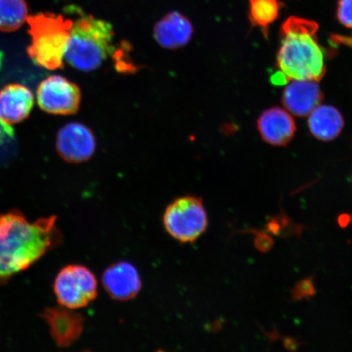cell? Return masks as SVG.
Instances as JSON below:
<instances>
[{"mask_svg": "<svg viewBox=\"0 0 352 352\" xmlns=\"http://www.w3.org/2000/svg\"><path fill=\"white\" fill-rule=\"evenodd\" d=\"M61 241L56 217L30 222L19 211L0 214V285L28 270Z\"/></svg>", "mask_w": 352, "mask_h": 352, "instance_id": "cell-1", "label": "cell"}, {"mask_svg": "<svg viewBox=\"0 0 352 352\" xmlns=\"http://www.w3.org/2000/svg\"><path fill=\"white\" fill-rule=\"evenodd\" d=\"M102 284L109 296L118 301H129L138 296L142 287L136 267L129 262L112 264L104 272Z\"/></svg>", "mask_w": 352, "mask_h": 352, "instance_id": "cell-9", "label": "cell"}, {"mask_svg": "<svg viewBox=\"0 0 352 352\" xmlns=\"http://www.w3.org/2000/svg\"><path fill=\"white\" fill-rule=\"evenodd\" d=\"M80 88L68 78L51 76L44 79L37 89V102L44 112L55 116H73L80 107Z\"/></svg>", "mask_w": 352, "mask_h": 352, "instance_id": "cell-7", "label": "cell"}, {"mask_svg": "<svg viewBox=\"0 0 352 352\" xmlns=\"http://www.w3.org/2000/svg\"><path fill=\"white\" fill-rule=\"evenodd\" d=\"M323 99V92L318 82L296 79L286 86L281 101L290 113L303 118L309 116Z\"/></svg>", "mask_w": 352, "mask_h": 352, "instance_id": "cell-12", "label": "cell"}, {"mask_svg": "<svg viewBox=\"0 0 352 352\" xmlns=\"http://www.w3.org/2000/svg\"><path fill=\"white\" fill-rule=\"evenodd\" d=\"M162 222L175 240L192 243L208 230V215L201 198L187 195L175 198L167 206Z\"/></svg>", "mask_w": 352, "mask_h": 352, "instance_id": "cell-5", "label": "cell"}, {"mask_svg": "<svg viewBox=\"0 0 352 352\" xmlns=\"http://www.w3.org/2000/svg\"><path fill=\"white\" fill-rule=\"evenodd\" d=\"M262 139L274 146H285L294 138L296 124L288 111L274 107L264 111L257 121Z\"/></svg>", "mask_w": 352, "mask_h": 352, "instance_id": "cell-13", "label": "cell"}, {"mask_svg": "<svg viewBox=\"0 0 352 352\" xmlns=\"http://www.w3.org/2000/svg\"><path fill=\"white\" fill-rule=\"evenodd\" d=\"M42 316L50 328L52 338L61 347L74 344L85 329V318L76 310L67 307L48 308Z\"/></svg>", "mask_w": 352, "mask_h": 352, "instance_id": "cell-10", "label": "cell"}, {"mask_svg": "<svg viewBox=\"0 0 352 352\" xmlns=\"http://www.w3.org/2000/svg\"><path fill=\"white\" fill-rule=\"evenodd\" d=\"M109 22L94 16H82L73 21L65 60L80 72H94L116 50Z\"/></svg>", "mask_w": 352, "mask_h": 352, "instance_id": "cell-3", "label": "cell"}, {"mask_svg": "<svg viewBox=\"0 0 352 352\" xmlns=\"http://www.w3.org/2000/svg\"><path fill=\"white\" fill-rule=\"evenodd\" d=\"M318 30L316 21L298 16L289 17L281 25L276 65L288 81L319 82L327 73L324 52L316 38Z\"/></svg>", "mask_w": 352, "mask_h": 352, "instance_id": "cell-2", "label": "cell"}, {"mask_svg": "<svg viewBox=\"0 0 352 352\" xmlns=\"http://www.w3.org/2000/svg\"><path fill=\"white\" fill-rule=\"evenodd\" d=\"M28 17L25 0H0V32H16L24 25Z\"/></svg>", "mask_w": 352, "mask_h": 352, "instance_id": "cell-17", "label": "cell"}, {"mask_svg": "<svg viewBox=\"0 0 352 352\" xmlns=\"http://www.w3.org/2000/svg\"><path fill=\"white\" fill-rule=\"evenodd\" d=\"M73 21L50 12L28 17L32 37L28 54L35 65L50 70L63 68Z\"/></svg>", "mask_w": 352, "mask_h": 352, "instance_id": "cell-4", "label": "cell"}, {"mask_svg": "<svg viewBox=\"0 0 352 352\" xmlns=\"http://www.w3.org/2000/svg\"><path fill=\"white\" fill-rule=\"evenodd\" d=\"M54 289L60 306L78 310L89 305L98 297V280L89 268L72 264L56 276Z\"/></svg>", "mask_w": 352, "mask_h": 352, "instance_id": "cell-6", "label": "cell"}, {"mask_svg": "<svg viewBox=\"0 0 352 352\" xmlns=\"http://www.w3.org/2000/svg\"><path fill=\"white\" fill-rule=\"evenodd\" d=\"M337 17L342 25L352 29V0H340L338 1Z\"/></svg>", "mask_w": 352, "mask_h": 352, "instance_id": "cell-18", "label": "cell"}, {"mask_svg": "<svg viewBox=\"0 0 352 352\" xmlns=\"http://www.w3.org/2000/svg\"><path fill=\"white\" fill-rule=\"evenodd\" d=\"M283 3L279 0H250L249 19L268 36V28L278 19Z\"/></svg>", "mask_w": 352, "mask_h": 352, "instance_id": "cell-16", "label": "cell"}, {"mask_svg": "<svg viewBox=\"0 0 352 352\" xmlns=\"http://www.w3.org/2000/svg\"><path fill=\"white\" fill-rule=\"evenodd\" d=\"M56 147L59 156L66 162L82 164L94 155L96 136L94 131L82 123L70 122L57 134Z\"/></svg>", "mask_w": 352, "mask_h": 352, "instance_id": "cell-8", "label": "cell"}, {"mask_svg": "<svg viewBox=\"0 0 352 352\" xmlns=\"http://www.w3.org/2000/svg\"><path fill=\"white\" fill-rule=\"evenodd\" d=\"M34 104L32 91L20 83H11L0 90V120L12 126L24 121Z\"/></svg>", "mask_w": 352, "mask_h": 352, "instance_id": "cell-11", "label": "cell"}, {"mask_svg": "<svg viewBox=\"0 0 352 352\" xmlns=\"http://www.w3.org/2000/svg\"><path fill=\"white\" fill-rule=\"evenodd\" d=\"M192 34L191 21L177 11L167 13L153 28V37L157 43L168 50L186 46Z\"/></svg>", "mask_w": 352, "mask_h": 352, "instance_id": "cell-14", "label": "cell"}, {"mask_svg": "<svg viewBox=\"0 0 352 352\" xmlns=\"http://www.w3.org/2000/svg\"><path fill=\"white\" fill-rule=\"evenodd\" d=\"M308 117V127L311 133L323 142L337 138L344 126L341 113L331 105L320 104Z\"/></svg>", "mask_w": 352, "mask_h": 352, "instance_id": "cell-15", "label": "cell"}, {"mask_svg": "<svg viewBox=\"0 0 352 352\" xmlns=\"http://www.w3.org/2000/svg\"><path fill=\"white\" fill-rule=\"evenodd\" d=\"M315 288L314 281L311 279H306L301 281L296 285L293 290V297L294 299H302L314 296Z\"/></svg>", "mask_w": 352, "mask_h": 352, "instance_id": "cell-19", "label": "cell"}, {"mask_svg": "<svg viewBox=\"0 0 352 352\" xmlns=\"http://www.w3.org/2000/svg\"><path fill=\"white\" fill-rule=\"evenodd\" d=\"M351 221V217L349 214H342L340 218H338V223L342 228L346 227L349 226V223Z\"/></svg>", "mask_w": 352, "mask_h": 352, "instance_id": "cell-21", "label": "cell"}, {"mask_svg": "<svg viewBox=\"0 0 352 352\" xmlns=\"http://www.w3.org/2000/svg\"><path fill=\"white\" fill-rule=\"evenodd\" d=\"M272 241L265 235H261L256 239L257 248L261 252H267L272 248Z\"/></svg>", "mask_w": 352, "mask_h": 352, "instance_id": "cell-20", "label": "cell"}]
</instances>
